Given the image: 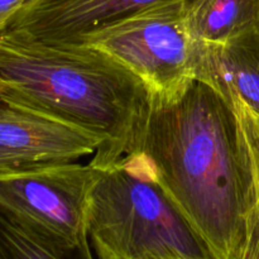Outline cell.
Wrapping results in <instances>:
<instances>
[{"instance_id": "1", "label": "cell", "mask_w": 259, "mask_h": 259, "mask_svg": "<svg viewBox=\"0 0 259 259\" xmlns=\"http://www.w3.org/2000/svg\"><path fill=\"white\" fill-rule=\"evenodd\" d=\"M137 151L215 259H247L250 176L229 101L195 80L177 101L151 109Z\"/></svg>"}, {"instance_id": "2", "label": "cell", "mask_w": 259, "mask_h": 259, "mask_svg": "<svg viewBox=\"0 0 259 259\" xmlns=\"http://www.w3.org/2000/svg\"><path fill=\"white\" fill-rule=\"evenodd\" d=\"M0 99L103 141L91 166L136 151L151 109L143 82L103 51L0 35Z\"/></svg>"}, {"instance_id": "3", "label": "cell", "mask_w": 259, "mask_h": 259, "mask_svg": "<svg viewBox=\"0 0 259 259\" xmlns=\"http://www.w3.org/2000/svg\"><path fill=\"white\" fill-rule=\"evenodd\" d=\"M95 169L85 215L98 259H215L141 152Z\"/></svg>"}, {"instance_id": "4", "label": "cell", "mask_w": 259, "mask_h": 259, "mask_svg": "<svg viewBox=\"0 0 259 259\" xmlns=\"http://www.w3.org/2000/svg\"><path fill=\"white\" fill-rule=\"evenodd\" d=\"M189 0H164L116 19L80 39L113 57L146 85L152 100H179L197 77V42Z\"/></svg>"}, {"instance_id": "5", "label": "cell", "mask_w": 259, "mask_h": 259, "mask_svg": "<svg viewBox=\"0 0 259 259\" xmlns=\"http://www.w3.org/2000/svg\"><path fill=\"white\" fill-rule=\"evenodd\" d=\"M95 172L90 162L62 161L0 174V212L61 245L89 247L86 200Z\"/></svg>"}, {"instance_id": "6", "label": "cell", "mask_w": 259, "mask_h": 259, "mask_svg": "<svg viewBox=\"0 0 259 259\" xmlns=\"http://www.w3.org/2000/svg\"><path fill=\"white\" fill-rule=\"evenodd\" d=\"M164 0H25L3 34L66 45Z\"/></svg>"}, {"instance_id": "7", "label": "cell", "mask_w": 259, "mask_h": 259, "mask_svg": "<svg viewBox=\"0 0 259 259\" xmlns=\"http://www.w3.org/2000/svg\"><path fill=\"white\" fill-rule=\"evenodd\" d=\"M96 136L0 99V152L22 167L93 157Z\"/></svg>"}, {"instance_id": "8", "label": "cell", "mask_w": 259, "mask_h": 259, "mask_svg": "<svg viewBox=\"0 0 259 259\" xmlns=\"http://www.w3.org/2000/svg\"><path fill=\"white\" fill-rule=\"evenodd\" d=\"M197 77L259 114V28L225 45L197 43Z\"/></svg>"}, {"instance_id": "9", "label": "cell", "mask_w": 259, "mask_h": 259, "mask_svg": "<svg viewBox=\"0 0 259 259\" xmlns=\"http://www.w3.org/2000/svg\"><path fill=\"white\" fill-rule=\"evenodd\" d=\"M187 19L195 40L225 45L259 28V0H189Z\"/></svg>"}, {"instance_id": "10", "label": "cell", "mask_w": 259, "mask_h": 259, "mask_svg": "<svg viewBox=\"0 0 259 259\" xmlns=\"http://www.w3.org/2000/svg\"><path fill=\"white\" fill-rule=\"evenodd\" d=\"M0 259H94L91 245H61L0 212Z\"/></svg>"}, {"instance_id": "11", "label": "cell", "mask_w": 259, "mask_h": 259, "mask_svg": "<svg viewBox=\"0 0 259 259\" xmlns=\"http://www.w3.org/2000/svg\"><path fill=\"white\" fill-rule=\"evenodd\" d=\"M238 121L252 186L253 214L247 259H259V114L237 98H228Z\"/></svg>"}, {"instance_id": "12", "label": "cell", "mask_w": 259, "mask_h": 259, "mask_svg": "<svg viewBox=\"0 0 259 259\" xmlns=\"http://www.w3.org/2000/svg\"><path fill=\"white\" fill-rule=\"evenodd\" d=\"M24 3L25 0H0V35L7 30L13 17Z\"/></svg>"}, {"instance_id": "13", "label": "cell", "mask_w": 259, "mask_h": 259, "mask_svg": "<svg viewBox=\"0 0 259 259\" xmlns=\"http://www.w3.org/2000/svg\"><path fill=\"white\" fill-rule=\"evenodd\" d=\"M19 168H24V167L18 164L17 162H15L14 159L10 158L9 156H7V154L0 152V174H5V172H10Z\"/></svg>"}]
</instances>
